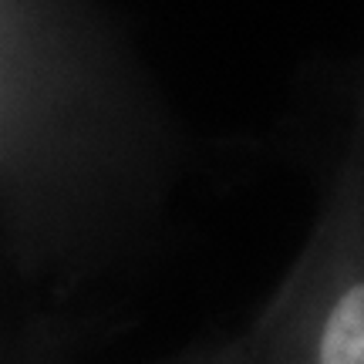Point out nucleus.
Returning <instances> with one entry per match:
<instances>
[{"instance_id": "1", "label": "nucleus", "mask_w": 364, "mask_h": 364, "mask_svg": "<svg viewBox=\"0 0 364 364\" xmlns=\"http://www.w3.org/2000/svg\"><path fill=\"white\" fill-rule=\"evenodd\" d=\"M314 364H364V277L344 287L324 311Z\"/></svg>"}]
</instances>
